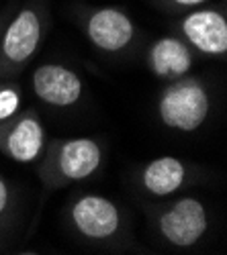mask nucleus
<instances>
[{"instance_id":"nucleus-1","label":"nucleus","mask_w":227,"mask_h":255,"mask_svg":"<svg viewBox=\"0 0 227 255\" xmlns=\"http://www.w3.org/2000/svg\"><path fill=\"white\" fill-rule=\"evenodd\" d=\"M105 161V149L92 137H61L47 141L35 161L37 176L47 190H61L92 178Z\"/></svg>"},{"instance_id":"nucleus-2","label":"nucleus","mask_w":227,"mask_h":255,"mask_svg":"<svg viewBox=\"0 0 227 255\" xmlns=\"http://www.w3.org/2000/svg\"><path fill=\"white\" fill-rule=\"evenodd\" d=\"M49 27L51 16L43 0H29L12 10L0 39V80H14L27 70Z\"/></svg>"},{"instance_id":"nucleus-3","label":"nucleus","mask_w":227,"mask_h":255,"mask_svg":"<svg viewBox=\"0 0 227 255\" xmlns=\"http://www.w3.org/2000/svg\"><path fill=\"white\" fill-rule=\"evenodd\" d=\"M213 109L211 90L203 78L182 76L166 82L158 94L156 111L160 123L176 133H195L207 123Z\"/></svg>"},{"instance_id":"nucleus-4","label":"nucleus","mask_w":227,"mask_h":255,"mask_svg":"<svg viewBox=\"0 0 227 255\" xmlns=\"http://www.w3.org/2000/svg\"><path fill=\"white\" fill-rule=\"evenodd\" d=\"M68 223L80 239L92 245L117 243L125 233V215L111 198L84 192L68 206Z\"/></svg>"},{"instance_id":"nucleus-5","label":"nucleus","mask_w":227,"mask_h":255,"mask_svg":"<svg viewBox=\"0 0 227 255\" xmlns=\"http://www.w3.org/2000/svg\"><path fill=\"white\" fill-rule=\"evenodd\" d=\"M154 227L158 237L172 249H191L207 235L209 212L203 200L195 196H180L156 210Z\"/></svg>"},{"instance_id":"nucleus-6","label":"nucleus","mask_w":227,"mask_h":255,"mask_svg":"<svg viewBox=\"0 0 227 255\" xmlns=\"http://www.w3.org/2000/svg\"><path fill=\"white\" fill-rule=\"evenodd\" d=\"M78 20L86 41L105 55L127 53L139 37V29L129 12L113 4L82 8Z\"/></svg>"},{"instance_id":"nucleus-7","label":"nucleus","mask_w":227,"mask_h":255,"mask_svg":"<svg viewBox=\"0 0 227 255\" xmlns=\"http://www.w3.org/2000/svg\"><path fill=\"white\" fill-rule=\"evenodd\" d=\"M174 33L195 53L225 59L227 55V16L221 6H197L174 23Z\"/></svg>"},{"instance_id":"nucleus-8","label":"nucleus","mask_w":227,"mask_h":255,"mask_svg":"<svg viewBox=\"0 0 227 255\" xmlns=\"http://www.w3.org/2000/svg\"><path fill=\"white\" fill-rule=\"evenodd\" d=\"M47 145L43 121L35 109H20L0 121V153L16 163H35Z\"/></svg>"},{"instance_id":"nucleus-9","label":"nucleus","mask_w":227,"mask_h":255,"mask_svg":"<svg viewBox=\"0 0 227 255\" xmlns=\"http://www.w3.org/2000/svg\"><path fill=\"white\" fill-rule=\"evenodd\" d=\"M199 176V167L176 155H160L143 163L137 172L139 190L150 198H168L189 188Z\"/></svg>"},{"instance_id":"nucleus-10","label":"nucleus","mask_w":227,"mask_h":255,"mask_svg":"<svg viewBox=\"0 0 227 255\" xmlns=\"http://www.w3.org/2000/svg\"><path fill=\"white\" fill-rule=\"evenodd\" d=\"M33 94L53 109L74 106L84 94V82L76 70L61 63H41L31 74Z\"/></svg>"},{"instance_id":"nucleus-11","label":"nucleus","mask_w":227,"mask_h":255,"mask_svg":"<svg viewBox=\"0 0 227 255\" xmlns=\"http://www.w3.org/2000/svg\"><path fill=\"white\" fill-rule=\"evenodd\" d=\"M195 66V51L176 35H162L146 49V68L164 84L189 76Z\"/></svg>"},{"instance_id":"nucleus-12","label":"nucleus","mask_w":227,"mask_h":255,"mask_svg":"<svg viewBox=\"0 0 227 255\" xmlns=\"http://www.w3.org/2000/svg\"><path fill=\"white\" fill-rule=\"evenodd\" d=\"M18 215V198L14 188L8 184L4 176H0V239L8 235L16 223Z\"/></svg>"},{"instance_id":"nucleus-13","label":"nucleus","mask_w":227,"mask_h":255,"mask_svg":"<svg viewBox=\"0 0 227 255\" xmlns=\"http://www.w3.org/2000/svg\"><path fill=\"white\" fill-rule=\"evenodd\" d=\"M23 109V86L14 80H0V121Z\"/></svg>"},{"instance_id":"nucleus-14","label":"nucleus","mask_w":227,"mask_h":255,"mask_svg":"<svg viewBox=\"0 0 227 255\" xmlns=\"http://www.w3.org/2000/svg\"><path fill=\"white\" fill-rule=\"evenodd\" d=\"M156 4V8L164 10V12H170V14H182L191 8H197V6H203L207 4L209 0H152Z\"/></svg>"},{"instance_id":"nucleus-15","label":"nucleus","mask_w":227,"mask_h":255,"mask_svg":"<svg viewBox=\"0 0 227 255\" xmlns=\"http://www.w3.org/2000/svg\"><path fill=\"white\" fill-rule=\"evenodd\" d=\"M12 10H14L12 4H8V6H4L2 10H0V39H2V31H4V27H6V23H8Z\"/></svg>"}]
</instances>
